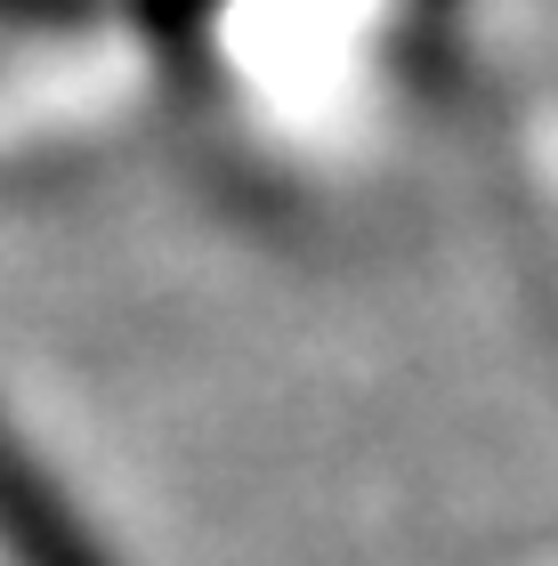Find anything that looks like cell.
Returning <instances> with one entry per match:
<instances>
[{"mask_svg": "<svg viewBox=\"0 0 558 566\" xmlns=\"http://www.w3.org/2000/svg\"><path fill=\"white\" fill-rule=\"evenodd\" d=\"M97 0H0V24H82Z\"/></svg>", "mask_w": 558, "mask_h": 566, "instance_id": "2", "label": "cell"}, {"mask_svg": "<svg viewBox=\"0 0 558 566\" xmlns=\"http://www.w3.org/2000/svg\"><path fill=\"white\" fill-rule=\"evenodd\" d=\"M0 566H114L65 485L24 453L9 413H0Z\"/></svg>", "mask_w": 558, "mask_h": 566, "instance_id": "1", "label": "cell"}]
</instances>
